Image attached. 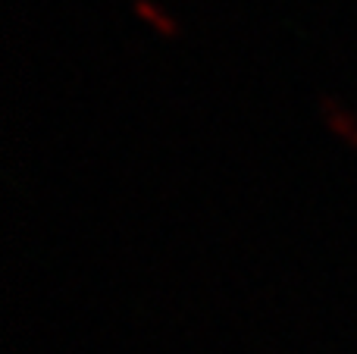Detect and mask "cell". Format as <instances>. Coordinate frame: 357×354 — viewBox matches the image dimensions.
Masks as SVG:
<instances>
[{
    "label": "cell",
    "mask_w": 357,
    "mask_h": 354,
    "mask_svg": "<svg viewBox=\"0 0 357 354\" xmlns=\"http://www.w3.org/2000/svg\"><path fill=\"white\" fill-rule=\"evenodd\" d=\"M323 116H326L329 129H333L335 135L342 138V141L351 144V148H357V123L348 116L345 110H342L339 104H335L333 98H323Z\"/></svg>",
    "instance_id": "obj_1"
},
{
    "label": "cell",
    "mask_w": 357,
    "mask_h": 354,
    "mask_svg": "<svg viewBox=\"0 0 357 354\" xmlns=\"http://www.w3.org/2000/svg\"><path fill=\"white\" fill-rule=\"evenodd\" d=\"M135 13H138V16L144 19V22H151V25H154V29L160 31V35H167V38H176V25L169 22V19L163 16V13L157 10V6H151L148 0H138V3H135Z\"/></svg>",
    "instance_id": "obj_2"
}]
</instances>
